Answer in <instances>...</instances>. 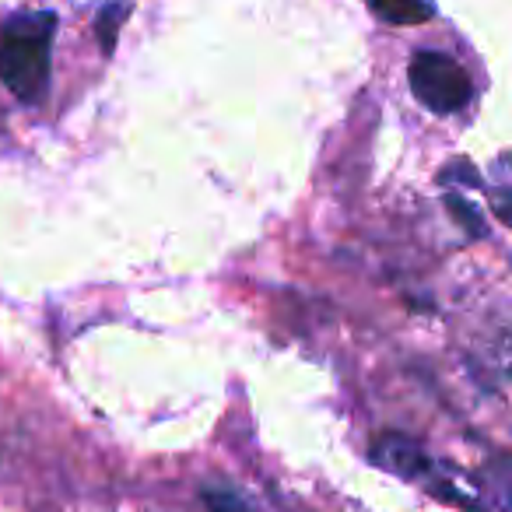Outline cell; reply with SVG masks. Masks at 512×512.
Listing matches in <instances>:
<instances>
[{
    "mask_svg": "<svg viewBox=\"0 0 512 512\" xmlns=\"http://www.w3.org/2000/svg\"><path fill=\"white\" fill-rule=\"evenodd\" d=\"M127 18V4H109L106 11H102L99 18V43H102V53H113V43L116 36H120V22Z\"/></svg>",
    "mask_w": 512,
    "mask_h": 512,
    "instance_id": "7",
    "label": "cell"
},
{
    "mask_svg": "<svg viewBox=\"0 0 512 512\" xmlns=\"http://www.w3.org/2000/svg\"><path fill=\"white\" fill-rule=\"evenodd\" d=\"M53 36L57 15L50 11H18L0 25V85L25 106H36L46 95Z\"/></svg>",
    "mask_w": 512,
    "mask_h": 512,
    "instance_id": "1",
    "label": "cell"
},
{
    "mask_svg": "<svg viewBox=\"0 0 512 512\" xmlns=\"http://www.w3.org/2000/svg\"><path fill=\"white\" fill-rule=\"evenodd\" d=\"M446 207H449V214H453V218L460 221L463 228H467V235H474V239H484V235H488V225H484V218L467 204V200L460 197V193H449Z\"/></svg>",
    "mask_w": 512,
    "mask_h": 512,
    "instance_id": "6",
    "label": "cell"
},
{
    "mask_svg": "<svg viewBox=\"0 0 512 512\" xmlns=\"http://www.w3.org/2000/svg\"><path fill=\"white\" fill-rule=\"evenodd\" d=\"M369 460L376 463L379 470H386V474L400 477V481L421 484V488L439 498V502L460 505V509H470V512H484L474 498H467L446 474H442V467L418 446V442L404 439V435H393V432L379 435L369 449Z\"/></svg>",
    "mask_w": 512,
    "mask_h": 512,
    "instance_id": "2",
    "label": "cell"
},
{
    "mask_svg": "<svg viewBox=\"0 0 512 512\" xmlns=\"http://www.w3.org/2000/svg\"><path fill=\"white\" fill-rule=\"evenodd\" d=\"M439 179L442 183H463V186H481V176L474 172V165L467 162V158H456V162H449L446 169L439 172Z\"/></svg>",
    "mask_w": 512,
    "mask_h": 512,
    "instance_id": "8",
    "label": "cell"
},
{
    "mask_svg": "<svg viewBox=\"0 0 512 512\" xmlns=\"http://www.w3.org/2000/svg\"><path fill=\"white\" fill-rule=\"evenodd\" d=\"M200 498H204L207 512H253L246 502H242L239 491L228 488V484H204V488H200Z\"/></svg>",
    "mask_w": 512,
    "mask_h": 512,
    "instance_id": "5",
    "label": "cell"
},
{
    "mask_svg": "<svg viewBox=\"0 0 512 512\" xmlns=\"http://www.w3.org/2000/svg\"><path fill=\"white\" fill-rule=\"evenodd\" d=\"M369 11L386 25L397 29H411V25H425L435 15L432 0H369Z\"/></svg>",
    "mask_w": 512,
    "mask_h": 512,
    "instance_id": "4",
    "label": "cell"
},
{
    "mask_svg": "<svg viewBox=\"0 0 512 512\" xmlns=\"http://www.w3.org/2000/svg\"><path fill=\"white\" fill-rule=\"evenodd\" d=\"M488 197H491V211L512 228V186H495Z\"/></svg>",
    "mask_w": 512,
    "mask_h": 512,
    "instance_id": "9",
    "label": "cell"
},
{
    "mask_svg": "<svg viewBox=\"0 0 512 512\" xmlns=\"http://www.w3.org/2000/svg\"><path fill=\"white\" fill-rule=\"evenodd\" d=\"M407 81H411V92L428 113L435 116H453L474 99V85H470V74L456 64L449 53L439 50H418L407 67Z\"/></svg>",
    "mask_w": 512,
    "mask_h": 512,
    "instance_id": "3",
    "label": "cell"
}]
</instances>
